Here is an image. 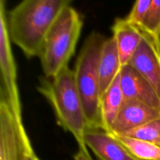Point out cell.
I'll use <instances>...</instances> for the list:
<instances>
[{"label":"cell","instance_id":"cell-1","mask_svg":"<svg viewBox=\"0 0 160 160\" xmlns=\"http://www.w3.org/2000/svg\"><path fill=\"white\" fill-rule=\"evenodd\" d=\"M68 0H23L7 13L11 42L28 58L39 57L45 37Z\"/></svg>","mask_w":160,"mask_h":160},{"label":"cell","instance_id":"cell-2","mask_svg":"<svg viewBox=\"0 0 160 160\" xmlns=\"http://www.w3.org/2000/svg\"><path fill=\"white\" fill-rule=\"evenodd\" d=\"M54 109L59 124L71 133L79 149L88 152L84 134L88 128L73 70L66 67L53 78H43L37 88Z\"/></svg>","mask_w":160,"mask_h":160},{"label":"cell","instance_id":"cell-3","mask_svg":"<svg viewBox=\"0 0 160 160\" xmlns=\"http://www.w3.org/2000/svg\"><path fill=\"white\" fill-rule=\"evenodd\" d=\"M82 26L81 16L70 5L59 12L45 37L39 56L45 78H55L68 67Z\"/></svg>","mask_w":160,"mask_h":160},{"label":"cell","instance_id":"cell-4","mask_svg":"<svg viewBox=\"0 0 160 160\" xmlns=\"http://www.w3.org/2000/svg\"><path fill=\"white\" fill-rule=\"evenodd\" d=\"M106 38L92 31L84 41L75 64L73 74L88 128L102 129L99 115V61Z\"/></svg>","mask_w":160,"mask_h":160},{"label":"cell","instance_id":"cell-5","mask_svg":"<svg viewBox=\"0 0 160 160\" xmlns=\"http://www.w3.org/2000/svg\"><path fill=\"white\" fill-rule=\"evenodd\" d=\"M0 100L6 102L14 113L21 117V104L17 78V67L11 48L5 1H0Z\"/></svg>","mask_w":160,"mask_h":160},{"label":"cell","instance_id":"cell-6","mask_svg":"<svg viewBox=\"0 0 160 160\" xmlns=\"http://www.w3.org/2000/svg\"><path fill=\"white\" fill-rule=\"evenodd\" d=\"M120 84L124 99L140 102L160 112V97L157 92L130 65L121 67Z\"/></svg>","mask_w":160,"mask_h":160},{"label":"cell","instance_id":"cell-7","mask_svg":"<svg viewBox=\"0 0 160 160\" xmlns=\"http://www.w3.org/2000/svg\"><path fill=\"white\" fill-rule=\"evenodd\" d=\"M128 65L140 73L160 97V56L152 38L144 34L137 51Z\"/></svg>","mask_w":160,"mask_h":160},{"label":"cell","instance_id":"cell-8","mask_svg":"<svg viewBox=\"0 0 160 160\" xmlns=\"http://www.w3.org/2000/svg\"><path fill=\"white\" fill-rule=\"evenodd\" d=\"M160 118V112L138 101L124 100L110 133L117 136L136 129L148 122Z\"/></svg>","mask_w":160,"mask_h":160},{"label":"cell","instance_id":"cell-9","mask_svg":"<svg viewBox=\"0 0 160 160\" xmlns=\"http://www.w3.org/2000/svg\"><path fill=\"white\" fill-rule=\"evenodd\" d=\"M84 142L98 160H134L114 134L102 129L88 128Z\"/></svg>","mask_w":160,"mask_h":160},{"label":"cell","instance_id":"cell-10","mask_svg":"<svg viewBox=\"0 0 160 160\" xmlns=\"http://www.w3.org/2000/svg\"><path fill=\"white\" fill-rule=\"evenodd\" d=\"M112 32L122 67L128 65L137 51L145 33L125 18H117L115 20Z\"/></svg>","mask_w":160,"mask_h":160},{"label":"cell","instance_id":"cell-11","mask_svg":"<svg viewBox=\"0 0 160 160\" xmlns=\"http://www.w3.org/2000/svg\"><path fill=\"white\" fill-rule=\"evenodd\" d=\"M121 67L122 65L116 41L112 36L105 41L100 56L99 77L101 98L120 73Z\"/></svg>","mask_w":160,"mask_h":160},{"label":"cell","instance_id":"cell-12","mask_svg":"<svg viewBox=\"0 0 160 160\" xmlns=\"http://www.w3.org/2000/svg\"><path fill=\"white\" fill-rule=\"evenodd\" d=\"M124 100L120 84V73L100 99L99 115L102 129L110 133L112 124L118 116Z\"/></svg>","mask_w":160,"mask_h":160},{"label":"cell","instance_id":"cell-13","mask_svg":"<svg viewBox=\"0 0 160 160\" xmlns=\"http://www.w3.org/2000/svg\"><path fill=\"white\" fill-rule=\"evenodd\" d=\"M115 136L134 160H160L159 147L138 139Z\"/></svg>","mask_w":160,"mask_h":160},{"label":"cell","instance_id":"cell-14","mask_svg":"<svg viewBox=\"0 0 160 160\" xmlns=\"http://www.w3.org/2000/svg\"><path fill=\"white\" fill-rule=\"evenodd\" d=\"M120 136L149 142L160 148V118L152 120Z\"/></svg>","mask_w":160,"mask_h":160},{"label":"cell","instance_id":"cell-15","mask_svg":"<svg viewBox=\"0 0 160 160\" xmlns=\"http://www.w3.org/2000/svg\"><path fill=\"white\" fill-rule=\"evenodd\" d=\"M160 28V0H152L140 29L146 35L154 38Z\"/></svg>","mask_w":160,"mask_h":160},{"label":"cell","instance_id":"cell-16","mask_svg":"<svg viewBox=\"0 0 160 160\" xmlns=\"http://www.w3.org/2000/svg\"><path fill=\"white\" fill-rule=\"evenodd\" d=\"M151 2L152 0H141L135 2L131 12L127 17H125V20L131 24L135 25L140 28Z\"/></svg>","mask_w":160,"mask_h":160},{"label":"cell","instance_id":"cell-17","mask_svg":"<svg viewBox=\"0 0 160 160\" xmlns=\"http://www.w3.org/2000/svg\"><path fill=\"white\" fill-rule=\"evenodd\" d=\"M74 160H92L89 152H85L82 150L79 149L75 154Z\"/></svg>","mask_w":160,"mask_h":160},{"label":"cell","instance_id":"cell-18","mask_svg":"<svg viewBox=\"0 0 160 160\" xmlns=\"http://www.w3.org/2000/svg\"><path fill=\"white\" fill-rule=\"evenodd\" d=\"M153 42H154L155 46H156V50H157V52L159 53L160 56V28L158 33L156 34V35L153 38Z\"/></svg>","mask_w":160,"mask_h":160},{"label":"cell","instance_id":"cell-19","mask_svg":"<svg viewBox=\"0 0 160 160\" xmlns=\"http://www.w3.org/2000/svg\"><path fill=\"white\" fill-rule=\"evenodd\" d=\"M23 160H40V159H39V158L36 156L35 153L34 152V151H32L31 152L28 153V154L24 156V158H23Z\"/></svg>","mask_w":160,"mask_h":160}]
</instances>
